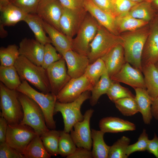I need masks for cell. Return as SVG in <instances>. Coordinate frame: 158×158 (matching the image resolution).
<instances>
[{
  "label": "cell",
  "mask_w": 158,
  "mask_h": 158,
  "mask_svg": "<svg viewBox=\"0 0 158 158\" xmlns=\"http://www.w3.org/2000/svg\"><path fill=\"white\" fill-rule=\"evenodd\" d=\"M149 140L145 129H143L138 141L135 143L128 146L126 150L127 156L128 157L131 154L136 152L146 150Z\"/></svg>",
  "instance_id": "obj_41"
},
{
  "label": "cell",
  "mask_w": 158,
  "mask_h": 158,
  "mask_svg": "<svg viewBox=\"0 0 158 158\" xmlns=\"http://www.w3.org/2000/svg\"><path fill=\"white\" fill-rule=\"evenodd\" d=\"M151 112L152 116L158 120V96L152 100Z\"/></svg>",
  "instance_id": "obj_50"
},
{
  "label": "cell",
  "mask_w": 158,
  "mask_h": 158,
  "mask_svg": "<svg viewBox=\"0 0 158 158\" xmlns=\"http://www.w3.org/2000/svg\"><path fill=\"white\" fill-rule=\"evenodd\" d=\"M20 56L19 47L16 44L9 45L0 48V65L4 66H14Z\"/></svg>",
  "instance_id": "obj_35"
},
{
  "label": "cell",
  "mask_w": 158,
  "mask_h": 158,
  "mask_svg": "<svg viewBox=\"0 0 158 158\" xmlns=\"http://www.w3.org/2000/svg\"><path fill=\"white\" fill-rule=\"evenodd\" d=\"M92 147L91 151L93 158H108L110 146L104 139L105 133L101 130L91 129Z\"/></svg>",
  "instance_id": "obj_29"
},
{
  "label": "cell",
  "mask_w": 158,
  "mask_h": 158,
  "mask_svg": "<svg viewBox=\"0 0 158 158\" xmlns=\"http://www.w3.org/2000/svg\"><path fill=\"white\" fill-rule=\"evenodd\" d=\"M44 46L36 40L25 38L19 44L20 55L25 57L35 64L42 66Z\"/></svg>",
  "instance_id": "obj_18"
},
{
  "label": "cell",
  "mask_w": 158,
  "mask_h": 158,
  "mask_svg": "<svg viewBox=\"0 0 158 158\" xmlns=\"http://www.w3.org/2000/svg\"><path fill=\"white\" fill-rule=\"evenodd\" d=\"M63 9L59 0H40L36 14L44 21L61 32L59 21Z\"/></svg>",
  "instance_id": "obj_13"
},
{
  "label": "cell",
  "mask_w": 158,
  "mask_h": 158,
  "mask_svg": "<svg viewBox=\"0 0 158 158\" xmlns=\"http://www.w3.org/2000/svg\"><path fill=\"white\" fill-rule=\"evenodd\" d=\"M51 92L57 95L71 79L67 73L66 62L62 57L46 69Z\"/></svg>",
  "instance_id": "obj_12"
},
{
  "label": "cell",
  "mask_w": 158,
  "mask_h": 158,
  "mask_svg": "<svg viewBox=\"0 0 158 158\" xmlns=\"http://www.w3.org/2000/svg\"><path fill=\"white\" fill-rule=\"evenodd\" d=\"M147 150L158 158V137L155 134L153 138L149 140Z\"/></svg>",
  "instance_id": "obj_48"
},
{
  "label": "cell",
  "mask_w": 158,
  "mask_h": 158,
  "mask_svg": "<svg viewBox=\"0 0 158 158\" xmlns=\"http://www.w3.org/2000/svg\"><path fill=\"white\" fill-rule=\"evenodd\" d=\"M93 86L84 74L77 78H71L56 95L57 101L62 103L72 102L84 92L91 91Z\"/></svg>",
  "instance_id": "obj_10"
},
{
  "label": "cell",
  "mask_w": 158,
  "mask_h": 158,
  "mask_svg": "<svg viewBox=\"0 0 158 158\" xmlns=\"http://www.w3.org/2000/svg\"><path fill=\"white\" fill-rule=\"evenodd\" d=\"M37 134L31 127L20 123L8 124L5 142L23 154L25 149Z\"/></svg>",
  "instance_id": "obj_9"
},
{
  "label": "cell",
  "mask_w": 158,
  "mask_h": 158,
  "mask_svg": "<svg viewBox=\"0 0 158 158\" xmlns=\"http://www.w3.org/2000/svg\"><path fill=\"white\" fill-rule=\"evenodd\" d=\"M94 111L92 109L87 110L84 115L83 120L75 123L70 131L71 135L77 147L91 151L92 140L90 122Z\"/></svg>",
  "instance_id": "obj_11"
},
{
  "label": "cell",
  "mask_w": 158,
  "mask_h": 158,
  "mask_svg": "<svg viewBox=\"0 0 158 158\" xmlns=\"http://www.w3.org/2000/svg\"><path fill=\"white\" fill-rule=\"evenodd\" d=\"M57 50L51 43L44 45L43 60L42 66L46 69L49 66L54 62L59 60L62 56L57 52Z\"/></svg>",
  "instance_id": "obj_40"
},
{
  "label": "cell",
  "mask_w": 158,
  "mask_h": 158,
  "mask_svg": "<svg viewBox=\"0 0 158 158\" xmlns=\"http://www.w3.org/2000/svg\"><path fill=\"white\" fill-rule=\"evenodd\" d=\"M106 71L104 61L101 58H99L88 65L84 75L94 86Z\"/></svg>",
  "instance_id": "obj_34"
},
{
  "label": "cell",
  "mask_w": 158,
  "mask_h": 158,
  "mask_svg": "<svg viewBox=\"0 0 158 158\" xmlns=\"http://www.w3.org/2000/svg\"><path fill=\"white\" fill-rule=\"evenodd\" d=\"M23 21L33 32L36 40L44 45L51 43L49 37L46 34L43 20L37 14H28Z\"/></svg>",
  "instance_id": "obj_26"
},
{
  "label": "cell",
  "mask_w": 158,
  "mask_h": 158,
  "mask_svg": "<svg viewBox=\"0 0 158 158\" xmlns=\"http://www.w3.org/2000/svg\"><path fill=\"white\" fill-rule=\"evenodd\" d=\"M117 31L119 34L137 30L147 25L149 23L134 18L128 14L115 18Z\"/></svg>",
  "instance_id": "obj_27"
},
{
  "label": "cell",
  "mask_w": 158,
  "mask_h": 158,
  "mask_svg": "<svg viewBox=\"0 0 158 158\" xmlns=\"http://www.w3.org/2000/svg\"><path fill=\"white\" fill-rule=\"evenodd\" d=\"M112 84L107 95L112 102L124 98H135L130 91L127 88L122 86L119 82L112 80Z\"/></svg>",
  "instance_id": "obj_39"
},
{
  "label": "cell",
  "mask_w": 158,
  "mask_h": 158,
  "mask_svg": "<svg viewBox=\"0 0 158 158\" xmlns=\"http://www.w3.org/2000/svg\"><path fill=\"white\" fill-rule=\"evenodd\" d=\"M0 23L4 26H13L23 21L28 14L10 2L0 6Z\"/></svg>",
  "instance_id": "obj_23"
},
{
  "label": "cell",
  "mask_w": 158,
  "mask_h": 158,
  "mask_svg": "<svg viewBox=\"0 0 158 158\" xmlns=\"http://www.w3.org/2000/svg\"><path fill=\"white\" fill-rule=\"evenodd\" d=\"M116 17L127 14L137 3L131 0H112Z\"/></svg>",
  "instance_id": "obj_43"
},
{
  "label": "cell",
  "mask_w": 158,
  "mask_h": 158,
  "mask_svg": "<svg viewBox=\"0 0 158 158\" xmlns=\"http://www.w3.org/2000/svg\"><path fill=\"white\" fill-rule=\"evenodd\" d=\"M133 1L136 3H138L144 1H149V0H131Z\"/></svg>",
  "instance_id": "obj_54"
},
{
  "label": "cell",
  "mask_w": 158,
  "mask_h": 158,
  "mask_svg": "<svg viewBox=\"0 0 158 158\" xmlns=\"http://www.w3.org/2000/svg\"><path fill=\"white\" fill-rule=\"evenodd\" d=\"M0 158H25L6 142L0 143Z\"/></svg>",
  "instance_id": "obj_44"
},
{
  "label": "cell",
  "mask_w": 158,
  "mask_h": 158,
  "mask_svg": "<svg viewBox=\"0 0 158 158\" xmlns=\"http://www.w3.org/2000/svg\"><path fill=\"white\" fill-rule=\"evenodd\" d=\"M134 90L135 92V99L139 112L142 114L145 123L149 124L153 117L151 112L152 99L149 95L146 89L138 88Z\"/></svg>",
  "instance_id": "obj_24"
},
{
  "label": "cell",
  "mask_w": 158,
  "mask_h": 158,
  "mask_svg": "<svg viewBox=\"0 0 158 158\" xmlns=\"http://www.w3.org/2000/svg\"><path fill=\"white\" fill-rule=\"evenodd\" d=\"M122 44L119 35L111 33L99 24L97 33L90 44L87 55L90 64L103 57L116 45Z\"/></svg>",
  "instance_id": "obj_7"
},
{
  "label": "cell",
  "mask_w": 158,
  "mask_h": 158,
  "mask_svg": "<svg viewBox=\"0 0 158 158\" xmlns=\"http://www.w3.org/2000/svg\"><path fill=\"white\" fill-rule=\"evenodd\" d=\"M141 58L142 67L158 61V14L151 22Z\"/></svg>",
  "instance_id": "obj_14"
},
{
  "label": "cell",
  "mask_w": 158,
  "mask_h": 158,
  "mask_svg": "<svg viewBox=\"0 0 158 158\" xmlns=\"http://www.w3.org/2000/svg\"><path fill=\"white\" fill-rule=\"evenodd\" d=\"M61 131L55 129L49 130L40 136L43 145L51 156L58 154V145Z\"/></svg>",
  "instance_id": "obj_33"
},
{
  "label": "cell",
  "mask_w": 158,
  "mask_h": 158,
  "mask_svg": "<svg viewBox=\"0 0 158 158\" xmlns=\"http://www.w3.org/2000/svg\"><path fill=\"white\" fill-rule=\"evenodd\" d=\"M0 81L8 88L15 90H16L22 83L14 66H0Z\"/></svg>",
  "instance_id": "obj_30"
},
{
  "label": "cell",
  "mask_w": 158,
  "mask_h": 158,
  "mask_svg": "<svg viewBox=\"0 0 158 158\" xmlns=\"http://www.w3.org/2000/svg\"><path fill=\"white\" fill-rule=\"evenodd\" d=\"M40 0H10L9 2L27 14H36Z\"/></svg>",
  "instance_id": "obj_42"
},
{
  "label": "cell",
  "mask_w": 158,
  "mask_h": 158,
  "mask_svg": "<svg viewBox=\"0 0 158 158\" xmlns=\"http://www.w3.org/2000/svg\"><path fill=\"white\" fill-rule=\"evenodd\" d=\"M23 155L25 158H50L51 156L45 149L40 136L37 134L28 144Z\"/></svg>",
  "instance_id": "obj_31"
},
{
  "label": "cell",
  "mask_w": 158,
  "mask_h": 158,
  "mask_svg": "<svg viewBox=\"0 0 158 158\" xmlns=\"http://www.w3.org/2000/svg\"><path fill=\"white\" fill-rule=\"evenodd\" d=\"M99 24L87 12L76 35L72 40V50L81 54L87 56L90 44L95 36Z\"/></svg>",
  "instance_id": "obj_6"
},
{
  "label": "cell",
  "mask_w": 158,
  "mask_h": 158,
  "mask_svg": "<svg viewBox=\"0 0 158 158\" xmlns=\"http://www.w3.org/2000/svg\"><path fill=\"white\" fill-rule=\"evenodd\" d=\"M147 27L119 35L122 41L126 62L142 72V56L149 32L150 27Z\"/></svg>",
  "instance_id": "obj_1"
},
{
  "label": "cell",
  "mask_w": 158,
  "mask_h": 158,
  "mask_svg": "<svg viewBox=\"0 0 158 158\" xmlns=\"http://www.w3.org/2000/svg\"><path fill=\"white\" fill-rule=\"evenodd\" d=\"M97 7L115 18L116 15L112 0H91Z\"/></svg>",
  "instance_id": "obj_46"
},
{
  "label": "cell",
  "mask_w": 158,
  "mask_h": 158,
  "mask_svg": "<svg viewBox=\"0 0 158 158\" xmlns=\"http://www.w3.org/2000/svg\"><path fill=\"white\" fill-rule=\"evenodd\" d=\"M142 72L126 62L120 71L110 78L112 80L124 83L134 89L138 88L146 89Z\"/></svg>",
  "instance_id": "obj_16"
},
{
  "label": "cell",
  "mask_w": 158,
  "mask_h": 158,
  "mask_svg": "<svg viewBox=\"0 0 158 158\" xmlns=\"http://www.w3.org/2000/svg\"><path fill=\"white\" fill-rule=\"evenodd\" d=\"M153 7L158 11V0H149Z\"/></svg>",
  "instance_id": "obj_52"
},
{
  "label": "cell",
  "mask_w": 158,
  "mask_h": 158,
  "mask_svg": "<svg viewBox=\"0 0 158 158\" xmlns=\"http://www.w3.org/2000/svg\"><path fill=\"white\" fill-rule=\"evenodd\" d=\"M142 69L146 90L153 100L158 96V70L153 64L143 66Z\"/></svg>",
  "instance_id": "obj_25"
},
{
  "label": "cell",
  "mask_w": 158,
  "mask_h": 158,
  "mask_svg": "<svg viewBox=\"0 0 158 158\" xmlns=\"http://www.w3.org/2000/svg\"><path fill=\"white\" fill-rule=\"evenodd\" d=\"M129 138L123 136L114 142L109 150V158H127L126 150L130 142Z\"/></svg>",
  "instance_id": "obj_38"
},
{
  "label": "cell",
  "mask_w": 158,
  "mask_h": 158,
  "mask_svg": "<svg viewBox=\"0 0 158 158\" xmlns=\"http://www.w3.org/2000/svg\"><path fill=\"white\" fill-rule=\"evenodd\" d=\"M67 158H93L92 152L83 147H77L75 152Z\"/></svg>",
  "instance_id": "obj_47"
},
{
  "label": "cell",
  "mask_w": 158,
  "mask_h": 158,
  "mask_svg": "<svg viewBox=\"0 0 158 158\" xmlns=\"http://www.w3.org/2000/svg\"><path fill=\"white\" fill-rule=\"evenodd\" d=\"M77 146L70 134L64 130L61 131L58 145V154L66 157L72 154Z\"/></svg>",
  "instance_id": "obj_36"
},
{
  "label": "cell",
  "mask_w": 158,
  "mask_h": 158,
  "mask_svg": "<svg viewBox=\"0 0 158 158\" xmlns=\"http://www.w3.org/2000/svg\"><path fill=\"white\" fill-rule=\"evenodd\" d=\"M156 10L149 1H144L135 4L128 14L131 17L149 23L155 18L157 14Z\"/></svg>",
  "instance_id": "obj_28"
},
{
  "label": "cell",
  "mask_w": 158,
  "mask_h": 158,
  "mask_svg": "<svg viewBox=\"0 0 158 158\" xmlns=\"http://www.w3.org/2000/svg\"><path fill=\"white\" fill-rule=\"evenodd\" d=\"M156 68L158 70V61L154 64Z\"/></svg>",
  "instance_id": "obj_55"
},
{
  "label": "cell",
  "mask_w": 158,
  "mask_h": 158,
  "mask_svg": "<svg viewBox=\"0 0 158 158\" xmlns=\"http://www.w3.org/2000/svg\"><path fill=\"white\" fill-rule=\"evenodd\" d=\"M14 66L21 81L26 80L44 93L51 92L46 69L37 65L23 56L20 55Z\"/></svg>",
  "instance_id": "obj_2"
},
{
  "label": "cell",
  "mask_w": 158,
  "mask_h": 158,
  "mask_svg": "<svg viewBox=\"0 0 158 158\" xmlns=\"http://www.w3.org/2000/svg\"><path fill=\"white\" fill-rule=\"evenodd\" d=\"M62 56L67 64V73L71 78L83 75L90 64L87 56L78 54L72 49L66 51Z\"/></svg>",
  "instance_id": "obj_17"
},
{
  "label": "cell",
  "mask_w": 158,
  "mask_h": 158,
  "mask_svg": "<svg viewBox=\"0 0 158 158\" xmlns=\"http://www.w3.org/2000/svg\"><path fill=\"white\" fill-rule=\"evenodd\" d=\"M16 90L27 95L37 103L43 113L47 127L49 129H55L56 122L53 116L57 101L56 95L51 92L44 93L39 92L31 87L26 80L22 81Z\"/></svg>",
  "instance_id": "obj_3"
},
{
  "label": "cell",
  "mask_w": 158,
  "mask_h": 158,
  "mask_svg": "<svg viewBox=\"0 0 158 158\" xmlns=\"http://www.w3.org/2000/svg\"><path fill=\"white\" fill-rule=\"evenodd\" d=\"M4 26L2 24H0V37L1 38L6 37L8 35L7 31L4 28Z\"/></svg>",
  "instance_id": "obj_51"
},
{
  "label": "cell",
  "mask_w": 158,
  "mask_h": 158,
  "mask_svg": "<svg viewBox=\"0 0 158 158\" xmlns=\"http://www.w3.org/2000/svg\"><path fill=\"white\" fill-rule=\"evenodd\" d=\"M1 116L7 121L8 124L19 123L22 120L23 113L18 97V92L11 90L0 82Z\"/></svg>",
  "instance_id": "obj_5"
},
{
  "label": "cell",
  "mask_w": 158,
  "mask_h": 158,
  "mask_svg": "<svg viewBox=\"0 0 158 158\" xmlns=\"http://www.w3.org/2000/svg\"><path fill=\"white\" fill-rule=\"evenodd\" d=\"M90 91L83 92L77 99L69 103H62L58 101L56 102L54 114L60 112L62 116L64 125V130L69 133L76 123L82 121L84 116L81 112L80 109L83 102L91 96Z\"/></svg>",
  "instance_id": "obj_8"
},
{
  "label": "cell",
  "mask_w": 158,
  "mask_h": 158,
  "mask_svg": "<svg viewBox=\"0 0 158 158\" xmlns=\"http://www.w3.org/2000/svg\"><path fill=\"white\" fill-rule=\"evenodd\" d=\"M10 0H0V7L5 5L9 2Z\"/></svg>",
  "instance_id": "obj_53"
},
{
  "label": "cell",
  "mask_w": 158,
  "mask_h": 158,
  "mask_svg": "<svg viewBox=\"0 0 158 158\" xmlns=\"http://www.w3.org/2000/svg\"><path fill=\"white\" fill-rule=\"evenodd\" d=\"M8 123L3 117L0 118V143L5 142L6 136Z\"/></svg>",
  "instance_id": "obj_49"
},
{
  "label": "cell",
  "mask_w": 158,
  "mask_h": 158,
  "mask_svg": "<svg viewBox=\"0 0 158 158\" xmlns=\"http://www.w3.org/2000/svg\"><path fill=\"white\" fill-rule=\"evenodd\" d=\"M18 97L23 113L20 123L31 127L40 136L48 131L49 130L46 125L44 114L40 106L32 99L18 92Z\"/></svg>",
  "instance_id": "obj_4"
},
{
  "label": "cell",
  "mask_w": 158,
  "mask_h": 158,
  "mask_svg": "<svg viewBox=\"0 0 158 158\" xmlns=\"http://www.w3.org/2000/svg\"><path fill=\"white\" fill-rule=\"evenodd\" d=\"M100 130L104 133H116L136 129L133 123L119 118L107 117L101 119L99 123Z\"/></svg>",
  "instance_id": "obj_21"
},
{
  "label": "cell",
  "mask_w": 158,
  "mask_h": 158,
  "mask_svg": "<svg viewBox=\"0 0 158 158\" xmlns=\"http://www.w3.org/2000/svg\"><path fill=\"white\" fill-rule=\"evenodd\" d=\"M100 58L104 61L110 78L117 73L126 62L123 48L121 44L115 46Z\"/></svg>",
  "instance_id": "obj_20"
},
{
  "label": "cell",
  "mask_w": 158,
  "mask_h": 158,
  "mask_svg": "<svg viewBox=\"0 0 158 158\" xmlns=\"http://www.w3.org/2000/svg\"><path fill=\"white\" fill-rule=\"evenodd\" d=\"M66 8L79 12L86 11L85 7V0H59Z\"/></svg>",
  "instance_id": "obj_45"
},
{
  "label": "cell",
  "mask_w": 158,
  "mask_h": 158,
  "mask_svg": "<svg viewBox=\"0 0 158 158\" xmlns=\"http://www.w3.org/2000/svg\"><path fill=\"white\" fill-rule=\"evenodd\" d=\"M85 7L99 24L111 33L119 35L117 30L114 17L99 8L91 0H85Z\"/></svg>",
  "instance_id": "obj_19"
},
{
  "label": "cell",
  "mask_w": 158,
  "mask_h": 158,
  "mask_svg": "<svg viewBox=\"0 0 158 158\" xmlns=\"http://www.w3.org/2000/svg\"><path fill=\"white\" fill-rule=\"evenodd\" d=\"M87 12H77L63 7L59 21L61 32L72 40Z\"/></svg>",
  "instance_id": "obj_15"
},
{
  "label": "cell",
  "mask_w": 158,
  "mask_h": 158,
  "mask_svg": "<svg viewBox=\"0 0 158 158\" xmlns=\"http://www.w3.org/2000/svg\"><path fill=\"white\" fill-rule=\"evenodd\" d=\"M114 103L116 108L124 116H132L139 112L135 98L125 97L119 99Z\"/></svg>",
  "instance_id": "obj_37"
},
{
  "label": "cell",
  "mask_w": 158,
  "mask_h": 158,
  "mask_svg": "<svg viewBox=\"0 0 158 158\" xmlns=\"http://www.w3.org/2000/svg\"><path fill=\"white\" fill-rule=\"evenodd\" d=\"M43 26L45 32L49 36L51 43L62 56L66 51L72 49V40L44 21Z\"/></svg>",
  "instance_id": "obj_22"
},
{
  "label": "cell",
  "mask_w": 158,
  "mask_h": 158,
  "mask_svg": "<svg viewBox=\"0 0 158 158\" xmlns=\"http://www.w3.org/2000/svg\"><path fill=\"white\" fill-rule=\"evenodd\" d=\"M112 82L106 70L91 91V94L90 99L91 106H93L95 105L100 97L103 95L107 94Z\"/></svg>",
  "instance_id": "obj_32"
}]
</instances>
